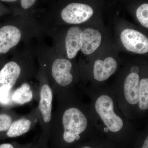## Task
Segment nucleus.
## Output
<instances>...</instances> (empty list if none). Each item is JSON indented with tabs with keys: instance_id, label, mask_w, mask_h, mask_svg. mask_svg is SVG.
<instances>
[{
	"instance_id": "obj_17",
	"label": "nucleus",
	"mask_w": 148,
	"mask_h": 148,
	"mask_svg": "<svg viewBox=\"0 0 148 148\" xmlns=\"http://www.w3.org/2000/svg\"><path fill=\"white\" fill-rule=\"evenodd\" d=\"M12 123L11 117L6 114H0V132L8 130Z\"/></svg>"
},
{
	"instance_id": "obj_18",
	"label": "nucleus",
	"mask_w": 148,
	"mask_h": 148,
	"mask_svg": "<svg viewBox=\"0 0 148 148\" xmlns=\"http://www.w3.org/2000/svg\"><path fill=\"white\" fill-rule=\"evenodd\" d=\"M10 91L0 94V103L4 105L8 104L10 101Z\"/></svg>"
},
{
	"instance_id": "obj_21",
	"label": "nucleus",
	"mask_w": 148,
	"mask_h": 148,
	"mask_svg": "<svg viewBox=\"0 0 148 148\" xmlns=\"http://www.w3.org/2000/svg\"><path fill=\"white\" fill-rule=\"evenodd\" d=\"M141 148H148V137L147 136Z\"/></svg>"
},
{
	"instance_id": "obj_16",
	"label": "nucleus",
	"mask_w": 148,
	"mask_h": 148,
	"mask_svg": "<svg viewBox=\"0 0 148 148\" xmlns=\"http://www.w3.org/2000/svg\"><path fill=\"white\" fill-rule=\"evenodd\" d=\"M37 1L35 0H21L18 1V5L19 6V10L21 9V11L17 14H28L31 13V9L34 8L36 4L37 3Z\"/></svg>"
},
{
	"instance_id": "obj_3",
	"label": "nucleus",
	"mask_w": 148,
	"mask_h": 148,
	"mask_svg": "<svg viewBox=\"0 0 148 148\" xmlns=\"http://www.w3.org/2000/svg\"><path fill=\"white\" fill-rule=\"evenodd\" d=\"M64 128L63 139L68 144H72L79 140L80 135L85 131L88 120L84 114L76 108H69L64 112L62 116Z\"/></svg>"
},
{
	"instance_id": "obj_9",
	"label": "nucleus",
	"mask_w": 148,
	"mask_h": 148,
	"mask_svg": "<svg viewBox=\"0 0 148 148\" xmlns=\"http://www.w3.org/2000/svg\"><path fill=\"white\" fill-rule=\"evenodd\" d=\"M81 29L77 26L70 27L65 37V45L66 56L69 59H73L81 49Z\"/></svg>"
},
{
	"instance_id": "obj_15",
	"label": "nucleus",
	"mask_w": 148,
	"mask_h": 148,
	"mask_svg": "<svg viewBox=\"0 0 148 148\" xmlns=\"http://www.w3.org/2000/svg\"><path fill=\"white\" fill-rule=\"evenodd\" d=\"M148 4L144 3L140 6L136 11L138 21L145 28H148Z\"/></svg>"
},
{
	"instance_id": "obj_13",
	"label": "nucleus",
	"mask_w": 148,
	"mask_h": 148,
	"mask_svg": "<svg viewBox=\"0 0 148 148\" xmlns=\"http://www.w3.org/2000/svg\"><path fill=\"white\" fill-rule=\"evenodd\" d=\"M32 122L29 119H21L12 123L8 130L7 135L9 138L18 137L28 132L31 127Z\"/></svg>"
},
{
	"instance_id": "obj_5",
	"label": "nucleus",
	"mask_w": 148,
	"mask_h": 148,
	"mask_svg": "<svg viewBox=\"0 0 148 148\" xmlns=\"http://www.w3.org/2000/svg\"><path fill=\"white\" fill-rule=\"evenodd\" d=\"M93 14V9L88 5L72 3L61 10L60 16L61 19L67 24H78L87 21Z\"/></svg>"
},
{
	"instance_id": "obj_1",
	"label": "nucleus",
	"mask_w": 148,
	"mask_h": 148,
	"mask_svg": "<svg viewBox=\"0 0 148 148\" xmlns=\"http://www.w3.org/2000/svg\"><path fill=\"white\" fill-rule=\"evenodd\" d=\"M38 59L39 65L44 71L49 72L56 82L66 86L73 82V76L71 73L73 64L67 58L54 57L47 46L39 44L34 50Z\"/></svg>"
},
{
	"instance_id": "obj_23",
	"label": "nucleus",
	"mask_w": 148,
	"mask_h": 148,
	"mask_svg": "<svg viewBox=\"0 0 148 148\" xmlns=\"http://www.w3.org/2000/svg\"><path fill=\"white\" fill-rule=\"evenodd\" d=\"M80 148H93L92 147H90V146H83V147H82Z\"/></svg>"
},
{
	"instance_id": "obj_14",
	"label": "nucleus",
	"mask_w": 148,
	"mask_h": 148,
	"mask_svg": "<svg viewBox=\"0 0 148 148\" xmlns=\"http://www.w3.org/2000/svg\"><path fill=\"white\" fill-rule=\"evenodd\" d=\"M139 107L142 110L148 109V79H142L139 84Z\"/></svg>"
},
{
	"instance_id": "obj_19",
	"label": "nucleus",
	"mask_w": 148,
	"mask_h": 148,
	"mask_svg": "<svg viewBox=\"0 0 148 148\" xmlns=\"http://www.w3.org/2000/svg\"><path fill=\"white\" fill-rule=\"evenodd\" d=\"M0 148H15L14 146L10 143H5L0 145Z\"/></svg>"
},
{
	"instance_id": "obj_20",
	"label": "nucleus",
	"mask_w": 148,
	"mask_h": 148,
	"mask_svg": "<svg viewBox=\"0 0 148 148\" xmlns=\"http://www.w3.org/2000/svg\"><path fill=\"white\" fill-rule=\"evenodd\" d=\"M130 71H131V73L138 74L140 71V69H139V67H137V66H134L131 68Z\"/></svg>"
},
{
	"instance_id": "obj_2",
	"label": "nucleus",
	"mask_w": 148,
	"mask_h": 148,
	"mask_svg": "<svg viewBox=\"0 0 148 148\" xmlns=\"http://www.w3.org/2000/svg\"><path fill=\"white\" fill-rule=\"evenodd\" d=\"M34 52L27 51L16 54L0 71V94L10 91L16 84L22 73L33 69Z\"/></svg>"
},
{
	"instance_id": "obj_7",
	"label": "nucleus",
	"mask_w": 148,
	"mask_h": 148,
	"mask_svg": "<svg viewBox=\"0 0 148 148\" xmlns=\"http://www.w3.org/2000/svg\"><path fill=\"white\" fill-rule=\"evenodd\" d=\"M81 49L86 55H90L100 46L102 36L98 30L86 28L81 34Z\"/></svg>"
},
{
	"instance_id": "obj_22",
	"label": "nucleus",
	"mask_w": 148,
	"mask_h": 148,
	"mask_svg": "<svg viewBox=\"0 0 148 148\" xmlns=\"http://www.w3.org/2000/svg\"><path fill=\"white\" fill-rule=\"evenodd\" d=\"M16 1H2L10 3H15L16 2Z\"/></svg>"
},
{
	"instance_id": "obj_8",
	"label": "nucleus",
	"mask_w": 148,
	"mask_h": 148,
	"mask_svg": "<svg viewBox=\"0 0 148 148\" xmlns=\"http://www.w3.org/2000/svg\"><path fill=\"white\" fill-rule=\"evenodd\" d=\"M117 68L116 61L112 57H107L103 60H96L93 67V77L96 80L104 81L115 73Z\"/></svg>"
},
{
	"instance_id": "obj_6",
	"label": "nucleus",
	"mask_w": 148,
	"mask_h": 148,
	"mask_svg": "<svg viewBox=\"0 0 148 148\" xmlns=\"http://www.w3.org/2000/svg\"><path fill=\"white\" fill-rule=\"evenodd\" d=\"M120 38L123 46L128 51L139 54L147 53L148 38L141 32L126 29L122 32Z\"/></svg>"
},
{
	"instance_id": "obj_12",
	"label": "nucleus",
	"mask_w": 148,
	"mask_h": 148,
	"mask_svg": "<svg viewBox=\"0 0 148 148\" xmlns=\"http://www.w3.org/2000/svg\"><path fill=\"white\" fill-rule=\"evenodd\" d=\"M33 93L29 84L24 83L14 91L11 95L12 100L19 105H23L32 101Z\"/></svg>"
},
{
	"instance_id": "obj_10",
	"label": "nucleus",
	"mask_w": 148,
	"mask_h": 148,
	"mask_svg": "<svg viewBox=\"0 0 148 148\" xmlns=\"http://www.w3.org/2000/svg\"><path fill=\"white\" fill-rule=\"evenodd\" d=\"M140 76L138 74L130 73L125 80L123 89L125 97L127 103L132 105L138 103Z\"/></svg>"
},
{
	"instance_id": "obj_4",
	"label": "nucleus",
	"mask_w": 148,
	"mask_h": 148,
	"mask_svg": "<svg viewBox=\"0 0 148 148\" xmlns=\"http://www.w3.org/2000/svg\"><path fill=\"white\" fill-rule=\"evenodd\" d=\"M95 109L109 131L117 132L123 127V120L115 113L114 102L108 95H102L96 100Z\"/></svg>"
},
{
	"instance_id": "obj_11",
	"label": "nucleus",
	"mask_w": 148,
	"mask_h": 148,
	"mask_svg": "<svg viewBox=\"0 0 148 148\" xmlns=\"http://www.w3.org/2000/svg\"><path fill=\"white\" fill-rule=\"evenodd\" d=\"M52 101L53 93L51 88L47 84H44L41 87L39 108L45 123L49 122L51 119Z\"/></svg>"
}]
</instances>
